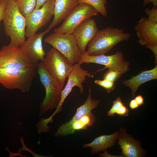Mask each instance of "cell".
Returning <instances> with one entry per match:
<instances>
[{
	"label": "cell",
	"mask_w": 157,
	"mask_h": 157,
	"mask_svg": "<svg viewBox=\"0 0 157 157\" xmlns=\"http://www.w3.org/2000/svg\"><path fill=\"white\" fill-rule=\"evenodd\" d=\"M3 20L5 34L10 38L8 45L19 47L26 40V20L14 1L7 0Z\"/></svg>",
	"instance_id": "cell-1"
},
{
	"label": "cell",
	"mask_w": 157,
	"mask_h": 157,
	"mask_svg": "<svg viewBox=\"0 0 157 157\" xmlns=\"http://www.w3.org/2000/svg\"><path fill=\"white\" fill-rule=\"evenodd\" d=\"M131 36L122 28L108 27L98 31L87 45L86 51L90 55L105 54L116 44L128 40Z\"/></svg>",
	"instance_id": "cell-2"
},
{
	"label": "cell",
	"mask_w": 157,
	"mask_h": 157,
	"mask_svg": "<svg viewBox=\"0 0 157 157\" xmlns=\"http://www.w3.org/2000/svg\"><path fill=\"white\" fill-rule=\"evenodd\" d=\"M42 62L50 76L63 88L65 79L72 70L74 65L53 47L47 53Z\"/></svg>",
	"instance_id": "cell-3"
},
{
	"label": "cell",
	"mask_w": 157,
	"mask_h": 157,
	"mask_svg": "<svg viewBox=\"0 0 157 157\" xmlns=\"http://www.w3.org/2000/svg\"><path fill=\"white\" fill-rule=\"evenodd\" d=\"M36 69H0V84L8 89H18L26 92L30 89Z\"/></svg>",
	"instance_id": "cell-4"
},
{
	"label": "cell",
	"mask_w": 157,
	"mask_h": 157,
	"mask_svg": "<svg viewBox=\"0 0 157 157\" xmlns=\"http://www.w3.org/2000/svg\"><path fill=\"white\" fill-rule=\"evenodd\" d=\"M38 72L44 86L46 96L40 105V116L49 109L56 108L60 99L62 87L48 74L42 62L39 63Z\"/></svg>",
	"instance_id": "cell-5"
},
{
	"label": "cell",
	"mask_w": 157,
	"mask_h": 157,
	"mask_svg": "<svg viewBox=\"0 0 157 157\" xmlns=\"http://www.w3.org/2000/svg\"><path fill=\"white\" fill-rule=\"evenodd\" d=\"M44 41L58 50L73 64L80 60L81 53L72 34L54 32L47 36Z\"/></svg>",
	"instance_id": "cell-6"
},
{
	"label": "cell",
	"mask_w": 157,
	"mask_h": 157,
	"mask_svg": "<svg viewBox=\"0 0 157 157\" xmlns=\"http://www.w3.org/2000/svg\"><path fill=\"white\" fill-rule=\"evenodd\" d=\"M78 63L81 65L83 63H93L105 66L104 68L98 70L96 72L108 68V69L117 70L125 74L130 69L129 62L125 60L122 52L120 51L109 56L105 54L90 55L85 51L81 54Z\"/></svg>",
	"instance_id": "cell-7"
},
{
	"label": "cell",
	"mask_w": 157,
	"mask_h": 157,
	"mask_svg": "<svg viewBox=\"0 0 157 157\" xmlns=\"http://www.w3.org/2000/svg\"><path fill=\"white\" fill-rule=\"evenodd\" d=\"M37 69L19 47L4 45L0 49V69Z\"/></svg>",
	"instance_id": "cell-8"
},
{
	"label": "cell",
	"mask_w": 157,
	"mask_h": 157,
	"mask_svg": "<svg viewBox=\"0 0 157 157\" xmlns=\"http://www.w3.org/2000/svg\"><path fill=\"white\" fill-rule=\"evenodd\" d=\"M55 1L48 0L40 8L34 9L25 17L26 37L32 36L50 21L54 15Z\"/></svg>",
	"instance_id": "cell-9"
},
{
	"label": "cell",
	"mask_w": 157,
	"mask_h": 157,
	"mask_svg": "<svg viewBox=\"0 0 157 157\" xmlns=\"http://www.w3.org/2000/svg\"><path fill=\"white\" fill-rule=\"evenodd\" d=\"M98 12L88 4L78 5L64 19L62 25L54 30L55 32L72 34L75 29L85 20L97 15Z\"/></svg>",
	"instance_id": "cell-10"
},
{
	"label": "cell",
	"mask_w": 157,
	"mask_h": 157,
	"mask_svg": "<svg viewBox=\"0 0 157 157\" xmlns=\"http://www.w3.org/2000/svg\"><path fill=\"white\" fill-rule=\"evenodd\" d=\"M51 29L47 28L43 32L35 33L28 38L19 47L30 61L38 68L39 62H42L45 56L42 45V40L44 35Z\"/></svg>",
	"instance_id": "cell-11"
},
{
	"label": "cell",
	"mask_w": 157,
	"mask_h": 157,
	"mask_svg": "<svg viewBox=\"0 0 157 157\" xmlns=\"http://www.w3.org/2000/svg\"><path fill=\"white\" fill-rule=\"evenodd\" d=\"M81 65L78 63L74 64L72 70L68 75L67 82L62 91L60 99L53 113L54 114L61 111L64 101L74 87H78L81 93L83 92L84 88L82 83L84 82L86 76L90 77L92 74L82 68Z\"/></svg>",
	"instance_id": "cell-12"
},
{
	"label": "cell",
	"mask_w": 157,
	"mask_h": 157,
	"mask_svg": "<svg viewBox=\"0 0 157 157\" xmlns=\"http://www.w3.org/2000/svg\"><path fill=\"white\" fill-rule=\"evenodd\" d=\"M117 140V143L119 145L122 155L124 157H143L145 156L146 151L142 147L140 142L129 134L126 129H120Z\"/></svg>",
	"instance_id": "cell-13"
},
{
	"label": "cell",
	"mask_w": 157,
	"mask_h": 157,
	"mask_svg": "<svg viewBox=\"0 0 157 157\" xmlns=\"http://www.w3.org/2000/svg\"><path fill=\"white\" fill-rule=\"evenodd\" d=\"M99 30L95 20L92 18L85 20L74 30L72 34L81 54L86 51V46Z\"/></svg>",
	"instance_id": "cell-14"
},
{
	"label": "cell",
	"mask_w": 157,
	"mask_h": 157,
	"mask_svg": "<svg viewBox=\"0 0 157 157\" xmlns=\"http://www.w3.org/2000/svg\"><path fill=\"white\" fill-rule=\"evenodd\" d=\"M138 42L142 45L157 44V23L148 21L143 17L138 21L135 27Z\"/></svg>",
	"instance_id": "cell-15"
},
{
	"label": "cell",
	"mask_w": 157,
	"mask_h": 157,
	"mask_svg": "<svg viewBox=\"0 0 157 157\" xmlns=\"http://www.w3.org/2000/svg\"><path fill=\"white\" fill-rule=\"evenodd\" d=\"M89 94L85 103L77 108L75 114L70 120L62 124L59 127L57 132L54 133L55 136H59L61 132L69 127L74 122L79 120L98 106L100 101L94 99L92 97L91 90L90 87L89 88Z\"/></svg>",
	"instance_id": "cell-16"
},
{
	"label": "cell",
	"mask_w": 157,
	"mask_h": 157,
	"mask_svg": "<svg viewBox=\"0 0 157 157\" xmlns=\"http://www.w3.org/2000/svg\"><path fill=\"white\" fill-rule=\"evenodd\" d=\"M78 4V0H55L54 17L48 28H53L64 20Z\"/></svg>",
	"instance_id": "cell-17"
},
{
	"label": "cell",
	"mask_w": 157,
	"mask_h": 157,
	"mask_svg": "<svg viewBox=\"0 0 157 157\" xmlns=\"http://www.w3.org/2000/svg\"><path fill=\"white\" fill-rule=\"evenodd\" d=\"M131 78L123 81L124 86L130 89L132 98L135 97V93L139 86L144 83L157 78V66L154 68L142 71L135 76H131Z\"/></svg>",
	"instance_id": "cell-18"
},
{
	"label": "cell",
	"mask_w": 157,
	"mask_h": 157,
	"mask_svg": "<svg viewBox=\"0 0 157 157\" xmlns=\"http://www.w3.org/2000/svg\"><path fill=\"white\" fill-rule=\"evenodd\" d=\"M118 134V131L110 135H100L95 138L90 143L84 144L83 147H91L92 154L101 151H105L114 145Z\"/></svg>",
	"instance_id": "cell-19"
},
{
	"label": "cell",
	"mask_w": 157,
	"mask_h": 157,
	"mask_svg": "<svg viewBox=\"0 0 157 157\" xmlns=\"http://www.w3.org/2000/svg\"><path fill=\"white\" fill-rule=\"evenodd\" d=\"M95 120V117L91 112L74 122L69 127L61 132L59 136L68 135L77 131L86 129L88 127L92 126Z\"/></svg>",
	"instance_id": "cell-20"
},
{
	"label": "cell",
	"mask_w": 157,
	"mask_h": 157,
	"mask_svg": "<svg viewBox=\"0 0 157 157\" xmlns=\"http://www.w3.org/2000/svg\"><path fill=\"white\" fill-rule=\"evenodd\" d=\"M15 2L19 10L25 17L35 9L36 0H16Z\"/></svg>",
	"instance_id": "cell-21"
},
{
	"label": "cell",
	"mask_w": 157,
	"mask_h": 157,
	"mask_svg": "<svg viewBox=\"0 0 157 157\" xmlns=\"http://www.w3.org/2000/svg\"><path fill=\"white\" fill-rule=\"evenodd\" d=\"M78 3H86L92 6L104 17L107 15L108 12L106 7V0H78Z\"/></svg>",
	"instance_id": "cell-22"
},
{
	"label": "cell",
	"mask_w": 157,
	"mask_h": 157,
	"mask_svg": "<svg viewBox=\"0 0 157 157\" xmlns=\"http://www.w3.org/2000/svg\"><path fill=\"white\" fill-rule=\"evenodd\" d=\"M124 73L121 71L108 69L104 74L103 79L115 82Z\"/></svg>",
	"instance_id": "cell-23"
},
{
	"label": "cell",
	"mask_w": 157,
	"mask_h": 157,
	"mask_svg": "<svg viewBox=\"0 0 157 157\" xmlns=\"http://www.w3.org/2000/svg\"><path fill=\"white\" fill-rule=\"evenodd\" d=\"M94 83L104 88L108 93H110L115 89V82L107 80H96Z\"/></svg>",
	"instance_id": "cell-24"
},
{
	"label": "cell",
	"mask_w": 157,
	"mask_h": 157,
	"mask_svg": "<svg viewBox=\"0 0 157 157\" xmlns=\"http://www.w3.org/2000/svg\"><path fill=\"white\" fill-rule=\"evenodd\" d=\"M124 104L119 97H117L113 103V105L110 109L108 111L107 114L109 116H115L117 109L121 106Z\"/></svg>",
	"instance_id": "cell-25"
},
{
	"label": "cell",
	"mask_w": 157,
	"mask_h": 157,
	"mask_svg": "<svg viewBox=\"0 0 157 157\" xmlns=\"http://www.w3.org/2000/svg\"><path fill=\"white\" fill-rule=\"evenodd\" d=\"M145 12L148 16L147 18L148 21L157 23V7L154 6L151 9L147 8L145 9Z\"/></svg>",
	"instance_id": "cell-26"
},
{
	"label": "cell",
	"mask_w": 157,
	"mask_h": 157,
	"mask_svg": "<svg viewBox=\"0 0 157 157\" xmlns=\"http://www.w3.org/2000/svg\"><path fill=\"white\" fill-rule=\"evenodd\" d=\"M129 109L124 104L120 106L116 110L115 114L121 116H126L129 115Z\"/></svg>",
	"instance_id": "cell-27"
},
{
	"label": "cell",
	"mask_w": 157,
	"mask_h": 157,
	"mask_svg": "<svg viewBox=\"0 0 157 157\" xmlns=\"http://www.w3.org/2000/svg\"><path fill=\"white\" fill-rule=\"evenodd\" d=\"M7 0H0V22L3 20L4 12Z\"/></svg>",
	"instance_id": "cell-28"
},
{
	"label": "cell",
	"mask_w": 157,
	"mask_h": 157,
	"mask_svg": "<svg viewBox=\"0 0 157 157\" xmlns=\"http://www.w3.org/2000/svg\"><path fill=\"white\" fill-rule=\"evenodd\" d=\"M147 48L150 49L154 53L155 57V62L157 65V44L145 46Z\"/></svg>",
	"instance_id": "cell-29"
},
{
	"label": "cell",
	"mask_w": 157,
	"mask_h": 157,
	"mask_svg": "<svg viewBox=\"0 0 157 157\" xmlns=\"http://www.w3.org/2000/svg\"><path fill=\"white\" fill-rule=\"evenodd\" d=\"M139 106H140L144 104V99L141 95H138L134 98Z\"/></svg>",
	"instance_id": "cell-30"
},
{
	"label": "cell",
	"mask_w": 157,
	"mask_h": 157,
	"mask_svg": "<svg viewBox=\"0 0 157 157\" xmlns=\"http://www.w3.org/2000/svg\"><path fill=\"white\" fill-rule=\"evenodd\" d=\"M139 106L134 99H132L129 102V107L131 109H135Z\"/></svg>",
	"instance_id": "cell-31"
},
{
	"label": "cell",
	"mask_w": 157,
	"mask_h": 157,
	"mask_svg": "<svg viewBox=\"0 0 157 157\" xmlns=\"http://www.w3.org/2000/svg\"><path fill=\"white\" fill-rule=\"evenodd\" d=\"M48 0H36V3L34 9L40 8Z\"/></svg>",
	"instance_id": "cell-32"
},
{
	"label": "cell",
	"mask_w": 157,
	"mask_h": 157,
	"mask_svg": "<svg viewBox=\"0 0 157 157\" xmlns=\"http://www.w3.org/2000/svg\"><path fill=\"white\" fill-rule=\"evenodd\" d=\"M99 156L100 157H124L122 155L116 156L111 155L108 153L107 150L104 151L103 153L100 154Z\"/></svg>",
	"instance_id": "cell-33"
},
{
	"label": "cell",
	"mask_w": 157,
	"mask_h": 157,
	"mask_svg": "<svg viewBox=\"0 0 157 157\" xmlns=\"http://www.w3.org/2000/svg\"><path fill=\"white\" fill-rule=\"evenodd\" d=\"M150 3H153L154 6L157 7V0H144L143 5L145 6Z\"/></svg>",
	"instance_id": "cell-34"
},
{
	"label": "cell",
	"mask_w": 157,
	"mask_h": 157,
	"mask_svg": "<svg viewBox=\"0 0 157 157\" xmlns=\"http://www.w3.org/2000/svg\"><path fill=\"white\" fill-rule=\"evenodd\" d=\"M13 0V1H16V0Z\"/></svg>",
	"instance_id": "cell-35"
},
{
	"label": "cell",
	"mask_w": 157,
	"mask_h": 157,
	"mask_svg": "<svg viewBox=\"0 0 157 157\" xmlns=\"http://www.w3.org/2000/svg\"></svg>",
	"instance_id": "cell-36"
}]
</instances>
